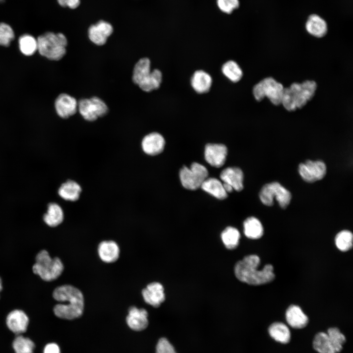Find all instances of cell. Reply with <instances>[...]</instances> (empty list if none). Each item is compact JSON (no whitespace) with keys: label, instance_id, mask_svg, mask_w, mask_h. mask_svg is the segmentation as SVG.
<instances>
[{"label":"cell","instance_id":"obj_39","mask_svg":"<svg viewBox=\"0 0 353 353\" xmlns=\"http://www.w3.org/2000/svg\"><path fill=\"white\" fill-rule=\"evenodd\" d=\"M57 1L61 6L72 9L77 8L80 4V0H57Z\"/></svg>","mask_w":353,"mask_h":353},{"label":"cell","instance_id":"obj_30","mask_svg":"<svg viewBox=\"0 0 353 353\" xmlns=\"http://www.w3.org/2000/svg\"><path fill=\"white\" fill-rule=\"evenodd\" d=\"M313 347L319 353H336L327 333L320 332L314 336Z\"/></svg>","mask_w":353,"mask_h":353},{"label":"cell","instance_id":"obj_12","mask_svg":"<svg viewBox=\"0 0 353 353\" xmlns=\"http://www.w3.org/2000/svg\"><path fill=\"white\" fill-rule=\"evenodd\" d=\"M113 31L112 25L105 21H100L95 25H91L88 30L90 41L97 46H102Z\"/></svg>","mask_w":353,"mask_h":353},{"label":"cell","instance_id":"obj_15","mask_svg":"<svg viewBox=\"0 0 353 353\" xmlns=\"http://www.w3.org/2000/svg\"><path fill=\"white\" fill-rule=\"evenodd\" d=\"M29 323L27 315L23 310L15 309L7 315L6 323L8 328L13 333L20 335L26 331Z\"/></svg>","mask_w":353,"mask_h":353},{"label":"cell","instance_id":"obj_43","mask_svg":"<svg viewBox=\"0 0 353 353\" xmlns=\"http://www.w3.org/2000/svg\"><path fill=\"white\" fill-rule=\"evenodd\" d=\"M2 0H0V1H2Z\"/></svg>","mask_w":353,"mask_h":353},{"label":"cell","instance_id":"obj_18","mask_svg":"<svg viewBox=\"0 0 353 353\" xmlns=\"http://www.w3.org/2000/svg\"><path fill=\"white\" fill-rule=\"evenodd\" d=\"M165 144V140L160 134L152 132L144 137L142 141V148L146 154L156 155L163 151Z\"/></svg>","mask_w":353,"mask_h":353},{"label":"cell","instance_id":"obj_29","mask_svg":"<svg viewBox=\"0 0 353 353\" xmlns=\"http://www.w3.org/2000/svg\"><path fill=\"white\" fill-rule=\"evenodd\" d=\"M221 239L225 247L229 250L235 249L240 238L239 231L235 227H228L221 233Z\"/></svg>","mask_w":353,"mask_h":353},{"label":"cell","instance_id":"obj_3","mask_svg":"<svg viewBox=\"0 0 353 353\" xmlns=\"http://www.w3.org/2000/svg\"><path fill=\"white\" fill-rule=\"evenodd\" d=\"M316 89V83L312 80L293 83L284 88L281 104L289 111L301 108L313 97Z\"/></svg>","mask_w":353,"mask_h":353},{"label":"cell","instance_id":"obj_19","mask_svg":"<svg viewBox=\"0 0 353 353\" xmlns=\"http://www.w3.org/2000/svg\"><path fill=\"white\" fill-rule=\"evenodd\" d=\"M286 320L288 325L296 329L303 328L308 323V318L301 307L296 305H291L285 313Z\"/></svg>","mask_w":353,"mask_h":353},{"label":"cell","instance_id":"obj_13","mask_svg":"<svg viewBox=\"0 0 353 353\" xmlns=\"http://www.w3.org/2000/svg\"><path fill=\"white\" fill-rule=\"evenodd\" d=\"M227 153L225 145L220 144H208L205 146L204 156L207 163L216 168L225 163Z\"/></svg>","mask_w":353,"mask_h":353},{"label":"cell","instance_id":"obj_36","mask_svg":"<svg viewBox=\"0 0 353 353\" xmlns=\"http://www.w3.org/2000/svg\"><path fill=\"white\" fill-rule=\"evenodd\" d=\"M14 38L12 28L5 23H0V45L8 46Z\"/></svg>","mask_w":353,"mask_h":353},{"label":"cell","instance_id":"obj_41","mask_svg":"<svg viewBox=\"0 0 353 353\" xmlns=\"http://www.w3.org/2000/svg\"><path fill=\"white\" fill-rule=\"evenodd\" d=\"M223 185L224 189L225 190V191H226L227 193V192L230 193V192H232L233 189V188L232 187V186L227 183L224 182L223 183Z\"/></svg>","mask_w":353,"mask_h":353},{"label":"cell","instance_id":"obj_2","mask_svg":"<svg viewBox=\"0 0 353 353\" xmlns=\"http://www.w3.org/2000/svg\"><path fill=\"white\" fill-rule=\"evenodd\" d=\"M260 260L257 255L245 256L238 261L234 267V273L240 281L250 285H258L273 281L275 275L273 266L271 264L264 266L261 270L257 269Z\"/></svg>","mask_w":353,"mask_h":353},{"label":"cell","instance_id":"obj_38","mask_svg":"<svg viewBox=\"0 0 353 353\" xmlns=\"http://www.w3.org/2000/svg\"><path fill=\"white\" fill-rule=\"evenodd\" d=\"M156 353H176L173 345L166 338H161L156 347Z\"/></svg>","mask_w":353,"mask_h":353},{"label":"cell","instance_id":"obj_8","mask_svg":"<svg viewBox=\"0 0 353 353\" xmlns=\"http://www.w3.org/2000/svg\"><path fill=\"white\" fill-rule=\"evenodd\" d=\"M259 198L262 202L267 206L273 204L274 198H275L280 206L285 208L290 202L291 194L280 183L273 182L263 186L259 193Z\"/></svg>","mask_w":353,"mask_h":353},{"label":"cell","instance_id":"obj_21","mask_svg":"<svg viewBox=\"0 0 353 353\" xmlns=\"http://www.w3.org/2000/svg\"><path fill=\"white\" fill-rule=\"evenodd\" d=\"M120 249L113 241H104L98 246V253L101 260L106 263H112L119 258Z\"/></svg>","mask_w":353,"mask_h":353},{"label":"cell","instance_id":"obj_6","mask_svg":"<svg viewBox=\"0 0 353 353\" xmlns=\"http://www.w3.org/2000/svg\"><path fill=\"white\" fill-rule=\"evenodd\" d=\"M64 266L58 257L51 258L46 250H42L35 257L32 266L34 274L44 280L50 281L57 278L63 271Z\"/></svg>","mask_w":353,"mask_h":353},{"label":"cell","instance_id":"obj_16","mask_svg":"<svg viewBox=\"0 0 353 353\" xmlns=\"http://www.w3.org/2000/svg\"><path fill=\"white\" fill-rule=\"evenodd\" d=\"M142 294L145 302L154 307H159L165 300L163 286L157 282L149 284Z\"/></svg>","mask_w":353,"mask_h":353},{"label":"cell","instance_id":"obj_17","mask_svg":"<svg viewBox=\"0 0 353 353\" xmlns=\"http://www.w3.org/2000/svg\"><path fill=\"white\" fill-rule=\"evenodd\" d=\"M148 313L144 308L131 306L129 308L126 321L128 326L132 330L141 331L148 326Z\"/></svg>","mask_w":353,"mask_h":353},{"label":"cell","instance_id":"obj_32","mask_svg":"<svg viewBox=\"0 0 353 353\" xmlns=\"http://www.w3.org/2000/svg\"><path fill=\"white\" fill-rule=\"evenodd\" d=\"M19 48L23 54L29 56L37 50V41L32 35L24 34L19 39Z\"/></svg>","mask_w":353,"mask_h":353},{"label":"cell","instance_id":"obj_10","mask_svg":"<svg viewBox=\"0 0 353 353\" xmlns=\"http://www.w3.org/2000/svg\"><path fill=\"white\" fill-rule=\"evenodd\" d=\"M78 110L82 117L89 122L105 116L109 110L104 101L97 97L80 100L78 102Z\"/></svg>","mask_w":353,"mask_h":353},{"label":"cell","instance_id":"obj_4","mask_svg":"<svg viewBox=\"0 0 353 353\" xmlns=\"http://www.w3.org/2000/svg\"><path fill=\"white\" fill-rule=\"evenodd\" d=\"M133 82L141 89L149 92L158 89L162 81V73L158 69L151 71V61L148 58L140 59L135 64L132 75Z\"/></svg>","mask_w":353,"mask_h":353},{"label":"cell","instance_id":"obj_26","mask_svg":"<svg viewBox=\"0 0 353 353\" xmlns=\"http://www.w3.org/2000/svg\"><path fill=\"white\" fill-rule=\"evenodd\" d=\"M201 187L203 190L218 199L223 200L227 197L223 183L217 178L207 177L203 182Z\"/></svg>","mask_w":353,"mask_h":353},{"label":"cell","instance_id":"obj_24","mask_svg":"<svg viewBox=\"0 0 353 353\" xmlns=\"http://www.w3.org/2000/svg\"><path fill=\"white\" fill-rule=\"evenodd\" d=\"M270 336L281 344H287L291 339V332L288 327L281 322H275L268 328Z\"/></svg>","mask_w":353,"mask_h":353},{"label":"cell","instance_id":"obj_35","mask_svg":"<svg viewBox=\"0 0 353 353\" xmlns=\"http://www.w3.org/2000/svg\"><path fill=\"white\" fill-rule=\"evenodd\" d=\"M353 234L350 231H341L335 238V245L340 251L347 252L353 247Z\"/></svg>","mask_w":353,"mask_h":353},{"label":"cell","instance_id":"obj_40","mask_svg":"<svg viewBox=\"0 0 353 353\" xmlns=\"http://www.w3.org/2000/svg\"><path fill=\"white\" fill-rule=\"evenodd\" d=\"M44 353H60V350L57 344L50 343L46 345L44 349Z\"/></svg>","mask_w":353,"mask_h":353},{"label":"cell","instance_id":"obj_23","mask_svg":"<svg viewBox=\"0 0 353 353\" xmlns=\"http://www.w3.org/2000/svg\"><path fill=\"white\" fill-rule=\"evenodd\" d=\"M305 28L310 34L318 38L324 36L328 30L325 21L315 14L311 15L308 17L306 22Z\"/></svg>","mask_w":353,"mask_h":353},{"label":"cell","instance_id":"obj_37","mask_svg":"<svg viewBox=\"0 0 353 353\" xmlns=\"http://www.w3.org/2000/svg\"><path fill=\"white\" fill-rule=\"evenodd\" d=\"M219 9L226 14H230L239 6V0H217Z\"/></svg>","mask_w":353,"mask_h":353},{"label":"cell","instance_id":"obj_9","mask_svg":"<svg viewBox=\"0 0 353 353\" xmlns=\"http://www.w3.org/2000/svg\"><path fill=\"white\" fill-rule=\"evenodd\" d=\"M206 168L197 162L193 163L190 168L183 166L179 172V177L182 186L186 189L194 190L200 188L203 182L208 177Z\"/></svg>","mask_w":353,"mask_h":353},{"label":"cell","instance_id":"obj_42","mask_svg":"<svg viewBox=\"0 0 353 353\" xmlns=\"http://www.w3.org/2000/svg\"><path fill=\"white\" fill-rule=\"evenodd\" d=\"M2 280H1V278L0 277V292L2 290Z\"/></svg>","mask_w":353,"mask_h":353},{"label":"cell","instance_id":"obj_7","mask_svg":"<svg viewBox=\"0 0 353 353\" xmlns=\"http://www.w3.org/2000/svg\"><path fill=\"white\" fill-rule=\"evenodd\" d=\"M284 87L280 83L271 77L264 78L253 88V95L257 101L267 97L274 105L281 103Z\"/></svg>","mask_w":353,"mask_h":353},{"label":"cell","instance_id":"obj_27","mask_svg":"<svg viewBox=\"0 0 353 353\" xmlns=\"http://www.w3.org/2000/svg\"><path fill=\"white\" fill-rule=\"evenodd\" d=\"M64 214L61 207L56 203H50L48 205L47 212L44 215L43 219L47 225L55 227L63 221Z\"/></svg>","mask_w":353,"mask_h":353},{"label":"cell","instance_id":"obj_22","mask_svg":"<svg viewBox=\"0 0 353 353\" xmlns=\"http://www.w3.org/2000/svg\"><path fill=\"white\" fill-rule=\"evenodd\" d=\"M212 82L211 76L202 70L196 71L191 79L192 87L199 94L207 92L211 86Z\"/></svg>","mask_w":353,"mask_h":353},{"label":"cell","instance_id":"obj_11","mask_svg":"<svg viewBox=\"0 0 353 353\" xmlns=\"http://www.w3.org/2000/svg\"><path fill=\"white\" fill-rule=\"evenodd\" d=\"M298 170L304 181L313 182L322 179L325 176L327 167L322 161L307 160L299 165Z\"/></svg>","mask_w":353,"mask_h":353},{"label":"cell","instance_id":"obj_28","mask_svg":"<svg viewBox=\"0 0 353 353\" xmlns=\"http://www.w3.org/2000/svg\"><path fill=\"white\" fill-rule=\"evenodd\" d=\"M244 233L250 239H257L263 234V227L258 219L250 217L244 222Z\"/></svg>","mask_w":353,"mask_h":353},{"label":"cell","instance_id":"obj_20","mask_svg":"<svg viewBox=\"0 0 353 353\" xmlns=\"http://www.w3.org/2000/svg\"><path fill=\"white\" fill-rule=\"evenodd\" d=\"M220 178L224 182L229 184L237 191H240L243 188V173L239 168H225L221 172Z\"/></svg>","mask_w":353,"mask_h":353},{"label":"cell","instance_id":"obj_5","mask_svg":"<svg viewBox=\"0 0 353 353\" xmlns=\"http://www.w3.org/2000/svg\"><path fill=\"white\" fill-rule=\"evenodd\" d=\"M37 41L40 54L50 60H59L66 54L67 39L62 33L46 32L39 36Z\"/></svg>","mask_w":353,"mask_h":353},{"label":"cell","instance_id":"obj_1","mask_svg":"<svg viewBox=\"0 0 353 353\" xmlns=\"http://www.w3.org/2000/svg\"><path fill=\"white\" fill-rule=\"evenodd\" d=\"M53 298L59 302L67 303L55 305L53 312L58 318L73 320L80 317L84 309V298L81 292L71 285L56 287L52 293Z\"/></svg>","mask_w":353,"mask_h":353},{"label":"cell","instance_id":"obj_25","mask_svg":"<svg viewBox=\"0 0 353 353\" xmlns=\"http://www.w3.org/2000/svg\"><path fill=\"white\" fill-rule=\"evenodd\" d=\"M81 192L80 186L76 181L69 180L61 185L58 193L64 200L75 202L79 199Z\"/></svg>","mask_w":353,"mask_h":353},{"label":"cell","instance_id":"obj_33","mask_svg":"<svg viewBox=\"0 0 353 353\" xmlns=\"http://www.w3.org/2000/svg\"><path fill=\"white\" fill-rule=\"evenodd\" d=\"M13 348L15 353H33L34 342L29 338L18 335L13 340Z\"/></svg>","mask_w":353,"mask_h":353},{"label":"cell","instance_id":"obj_34","mask_svg":"<svg viewBox=\"0 0 353 353\" xmlns=\"http://www.w3.org/2000/svg\"><path fill=\"white\" fill-rule=\"evenodd\" d=\"M330 342L336 353L341 351L346 342L345 335L337 328H330L327 332Z\"/></svg>","mask_w":353,"mask_h":353},{"label":"cell","instance_id":"obj_14","mask_svg":"<svg viewBox=\"0 0 353 353\" xmlns=\"http://www.w3.org/2000/svg\"><path fill=\"white\" fill-rule=\"evenodd\" d=\"M55 108L59 117L68 118L76 113L78 102L74 97L67 94H61L55 100Z\"/></svg>","mask_w":353,"mask_h":353},{"label":"cell","instance_id":"obj_31","mask_svg":"<svg viewBox=\"0 0 353 353\" xmlns=\"http://www.w3.org/2000/svg\"><path fill=\"white\" fill-rule=\"evenodd\" d=\"M222 71L228 79L233 82L239 81L243 76L242 69L238 64L233 60L226 62L222 66Z\"/></svg>","mask_w":353,"mask_h":353}]
</instances>
